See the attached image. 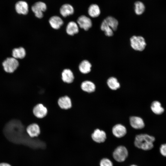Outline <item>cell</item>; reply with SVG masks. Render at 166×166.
<instances>
[{
    "mask_svg": "<svg viewBox=\"0 0 166 166\" xmlns=\"http://www.w3.org/2000/svg\"><path fill=\"white\" fill-rule=\"evenodd\" d=\"M61 79L64 83L70 84L72 83L75 78L73 72L69 69H64L61 73Z\"/></svg>",
    "mask_w": 166,
    "mask_h": 166,
    "instance_id": "obj_12",
    "label": "cell"
},
{
    "mask_svg": "<svg viewBox=\"0 0 166 166\" xmlns=\"http://www.w3.org/2000/svg\"><path fill=\"white\" fill-rule=\"evenodd\" d=\"M128 155V151L126 148L123 146L117 147L113 153V157L114 160L120 162L124 161L127 157Z\"/></svg>",
    "mask_w": 166,
    "mask_h": 166,
    "instance_id": "obj_3",
    "label": "cell"
},
{
    "mask_svg": "<svg viewBox=\"0 0 166 166\" xmlns=\"http://www.w3.org/2000/svg\"><path fill=\"white\" fill-rule=\"evenodd\" d=\"M130 42L132 48L136 51H143L146 45L144 38L141 36H132L130 38Z\"/></svg>",
    "mask_w": 166,
    "mask_h": 166,
    "instance_id": "obj_2",
    "label": "cell"
},
{
    "mask_svg": "<svg viewBox=\"0 0 166 166\" xmlns=\"http://www.w3.org/2000/svg\"><path fill=\"white\" fill-rule=\"evenodd\" d=\"M74 11V9L73 6L67 3L63 5L60 9V14L64 17L72 15Z\"/></svg>",
    "mask_w": 166,
    "mask_h": 166,
    "instance_id": "obj_16",
    "label": "cell"
},
{
    "mask_svg": "<svg viewBox=\"0 0 166 166\" xmlns=\"http://www.w3.org/2000/svg\"><path fill=\"white\" fill-rule=\"evenodd\" d=\"M57 104L61 109L64 110L69 109L72 106L71 100L67 96L60 97L58 100Z\"/></svg>",
    "mask_w": 166,
    "mask_h": 166,
    "instance_id": "obj_13",
    "label": "cell"
},
{
    "mask_svg": "<svg viewBox=\"0 0 166 166\" xmlns=\"http://www.w3.org/2000/svg\"><path fill=\"white\" fill-rule=\"evenodd\" d=\"M160 152L162 156L166 157V143L162 144L160 145Z\"/></svg>",
    "mask_w": 166,
    "mask_h": 166,
    "instance_id": "obj_28",
    "label": "cell"
},
{
    "mask_svg": "<svg viewBox=\"0 0 166 166\" xmlns=\"http://www.w3.org/2000/svg\"><path fill=\"white\" fill-rule=\"evenodd\" d=\"M67 33L70 35H73L77 34L79 30V26L75 22L70 21L67 25L66 29Z\"/></svg>",
    "mask_w": 166,
    "mask_h": 166,
    "instance_id": "obj_18",
    "label": "cell"
},
{
    "mask_svg": "<svg viewBox=\"0 0 166 166\" xmlns=\"http://www.w3.org/2000/svg\"><path fill=\"white\" fill-rule=\"evenodd\" d=\"M130 166H137L135 164H132Z\"/></svg>",
    "mask_w": 166,
    "mask_h": 166,
    "instance_id": "obj_30",
    "label": "cell"
},
{
    "mask_svg": "<svg viewBox=\"0 0 166 166\" xmlns=\"http://www.w3.org/2000/svg\"><path fill=\"white\" fill-rule=\"evenodd\" d=\"M4 70L6 72L12 73L15 70L19 65V62L17 59L12 57L6 58L2 63Z\"/></svg>",
    "mask_w": 166,
    "mask_h": 166,
    "instance_id": "obj_4",
    "label": "cell"
},
{
    "mask_svg": "<svg viewBox=\"0 0 166 166\" xmlns=\"http://www.w3.org/2000/svg\"><path fill=\"white\" fill-rule=\"evenodd\" d=\"M49 22L51 26L55 30L59 29L64 23L61 18L58 16H52L49 19Z\"/></svg>",
    "mask_w": 166,
    "mask_h": 166,
    "instance_id": "obj_17",
    "label": "cell"
},
{
    "mask_svg": "<svg viewBox=\"0 0 166 166\" xmlns=\"http://www.w3.org/2000/svg\"><path fill=\"white\" fill-rule=\"evenodd\" d=\"M125 127L121 124H117L114 125L112 128V132L116 137L120 138L124 136L127 133Z\"/></svg>",
    "mask_w": 166,
    "mask_h": 166,
    "instance_id": "obj_11",
    "label": "cell"
},
{
    "mask_svg": "<svg viewBox=\"0 0 166 166\" xmlns=\"http://www.w3.org/2000/svg\"><path fill=\"white\" fill-rule=\"evenodd\" d=\"M15 9L18 14H27L29 11V6L27 2L25 1L18 2L15 4Z\"/></svg>",
    "mask_w": 166,
    "mask_h": 166,
    "instance_id": "obj_14",
    "label": "cell"
},
{
    "mask_svg": "<svg viewBox=\"0 0 166 166\" xmlns=\"http://www.w3.org/2000/svg\"><path fill=\"white\" fill-rule=\"evenodd\" d=\"M46 4L42 1H38L35 3L31 6L32 11L35 16L39 18H41L43 16V12L47 10Z\"/></svg>",
    "mask_w": 166,
    "mask_h": 166,
    "instance_id": "obj_5",
    "label": "cell"
},
{
    "mask_svg": "<svg viewBox=\"0 0 166 166\" xmlns=\"http://www.w3.org/2000/svg\"><path fill=\"white\" fill-rule=\"evenodd\" d=\"M33 113L37 118L42 119L45 117L48 113L46 107L43 104L39 103L37 104L33 109Z\"/></svg>",
    "mask_w": 166,
    "mask_h": 166,
    "instance_id": "obj_6",
    "label": "cell"
},
{
    "mask_svg": "<svg viewBox=\"0 0 166 166\" xmlns=\"http://www.w3.org/2000/svg\"><path fill=\"white\" fill-rule=\"evenodd\" d=\"M81 87L83 91L89 93H93L96 89L94 83L89 80H85L82 81L81 85Z\"/></svg>",
    "mask_w": 166,
    "mask_h": 166,
    "instance_id": "obj_15",
    "label": "cell"
},
{
    "mask_svg": "<svg viewBox=\"0 0 166 166\" xmlns=\"http://www.w3.org/2000/svg\"><path fill=\"white\" fill-rule=\"evenodd\" d=\"M77 23L80 28L86 31L88 30L92 25L91 19L85 15H81L78 17Z\"/></svg>",
    "mask_w": 166,
    "mask_h": 166,
    "instance_id": "obj_7",
    "label": "cell"
},
{
    "mask_svg": "<svg viewBox=\"0 0 166 166\" xmlns=\"http://www.w3.org/2000/svg\"><path fill=\"white\" fill-rule=\"evenodd\" d=\"M101 29L102 31L104 32L105 35L107 36L111 37L113 34V31L108 25L105 20L103 21L101 24Z\"/></svg>",
    "mask_w": 166,
    "mask_h": 166,
    "instance_id": "obj_25",
    "label": "cell"
},
{
    "mask_svg": "<svg viewBox=\"0 0 166 166\" xmlns=\"http://www.w3.org/2000/svg\"><path fill=\"white\" fill-rule=\"evenodd\" d=\"M12 56L15 59H22L26 55L25 49L22 47L14 49L12 51Z\"/></svg>",
    "mask_w": 166,
    "mask_h": 166,
    "instance_id": "obj_23",
    "label": "cell"
},
{
    "mask_svg": "<svg viewBox=\"0 0 166 166\" xmlns=\"http://www.w3.org/2000/svg\"><path fill=\"white\" fill-rule=\"evenodd\" d=\"M134 10L138 15L142 14L145 10V6L144 3L140 1H136L134 3Z\"/></svg>",
    "mask_w": 166,
    "mask_h": 166,
    "instance_id": "obj_26",
    "label": "cell"
},
{
    "mask_svg": "<svg viewBox=\"0 0 166 166\" xmlns=\"http://www.w3.org/2000/svg\"><path fill=\"white\" fill-rule=\"evenodd\" d=\"M104 20L113 31L117 30V29L118 22L116 18L112 16H110L107 17Z\"/></svg>",
    "mask_w": 166,
    "mask_h": 166,
    "instance_id": "obj_24",
    "label": "cell"
},
{
    "mask_svg": "<svg viewBox=\"0 0 166 166\" xmlns=\"http://www.w3.org/2000/svg\"><path fill=\"white\" fill-rule=\"evenodd\" d=\"M107 83L109 87L112 90H116L120 87V84L117 79L114 77L109 78L107 80Z\"/></svg>",
    "mask_w": 166,
    "mask_h": 166,
    "instance_id": "obj_22",
    "label": "cell"
},
{
    "mask_svg": "<svg viewBox=\"0 0 166 166\" xmlns=\"http://www.w3.org/2000/svg\"><path fill=\"white\" fill-rule=\"evenodd\" d=\"M91 138L95 142L97 143H103L106 139V134L103 130L97 128L92 133Z\"/></svg>",
    "mask_w": 166,
    "mask_h": 166,
    "instance_id": "obj_8",
    "label": "cell"
},
{
    "mask_svg": "<svg viewBox=\"0 0 166 166\" xmlns=\"http://www.w3.org/2000/svg\"><path fill=\"white\" fill-rule=\"evenodd\" d=\"M26 131L28 136L31 138L38 137L41 133L39 125L35 123L28 125L26 128Z\"/></svg>",
    "mask_w": 166,
    "mask_h": 166,
    "instance_id": "obj_9",
    "label": "cell"
},
{
    "mask_svg": "<svg viewBox=\"0 0 166 166\" xmlns=\"http://www.w3.org/2000/svg\"><path fill=\"white\" fill-rule=\"evenodd\" d=\"M89 15L92 18L98 17L100 14L101 11L99 6L96 4H92L89 7L88 9Z\"/></svg>",
    "mask_w": 166,
    "mask_h": 166,
    "instance_id": "obj_21",
    "label": "cell"
},
{
    "mask_svg": "<svg viewBox=\"0 0 166 166\" xmlns=\"http://www.w3.org/2000/svg\"><path fill=\"white\" fill-rule=\"evenodd\" d=\"M92 65L87 60L82 61L79 64V69L80 72L83 74H87L91 71Z\"/></svg>",
    "mask_w": 166,
    "mask_h": 166,
    "instance_id": "obj_19",
    "label": "cell"
},
{
    "mask_svg": "<svg viewBox=\"0 0 166 166\" xmlns=\"http://www.w3.org/2000/svg\"><path fill=\"white\" fill-rule=\"evenodd\" d=\"M155 140V138L153 136L146 134H141L136 136L134 144L139 148L148 151L153 148V143Z\"/></svg>",
    "mask_w": 166,
    "mask_h": 166,
    "instance_id": "obj_1",
    "label": "cell"
},
{
    "mask_svg": "<svg viewBox=\"0 0 166 166\" xmlns=\"http://www.w3.org/2000/svg\"><path fill=\"white\" fill-rule=\"evenodd\" d=\"M152 111L156 115L162 114L164 112V109L161 106L160 103L157 101H153L150 106Z\"/></svg>",
    "mask_w": 166,
    "mask_h": 166,
    "instance_id": "obj_20",
    "label": "cell"
},
{
    "mask_svg": "<svg viewBox=\"0 0 166 166\" xmlns=\"http://www.w3.org/2000/svg\"><path fill=\"white\" fill-rule=\"evenodd\" d=\"M100 166H113L112 162L109 159L104 158L101 160L100 163Z\"/></svg>",
    "mask_w": 166,
    "mask_h": 166,
    "instance_id": "obj_27",
    "label": "cell"
},
{
    "mask_svg": "<svg viewBox=\"0 0 166 166\" xmlns=\"http://www.w3.org/2000/svg\"><path fill=\"white\" fill-rule=\"evenodd\" d=\"M0 166H11L9 164L6 163H0Z\"/></svg>",
    "mask_w": 166,
    "mask_h": 166,
    "instance_id": "obj_29",
    "label": "cell"
},
{
    "mask_svg": "<svg viewBox=\"0 0 166 166\" xmlns=\"http://www.w3.org/2000/svg\"><path fill=\"white\" fill-rule=\"evenodd\" d=\"M129 120L131 126L134 129H141L145 126V124L143 120L140 117L132 116L130 117Z\"/></svg>",
    "mask_w": 166,
    "mask_h": 166,
    "instance_id": "obj_10",
    "label": "cell"
}]
</instances>
